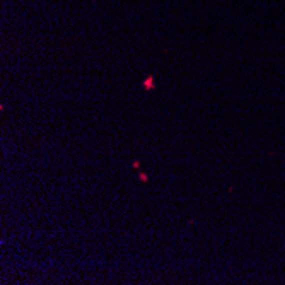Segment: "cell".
Wrapping results in <instances>:
<instances>
[{
  "label": "cell",
  "mask_w": 285,
  "mask_h": 285,
  "mask_svg": "<svg viewBox=\"0 0 285 285\" xmlns=\"http://www.w3.org/2000/svg\"><path fill=\"white\" fill-rule=\"evenodd\" d=\"M152 86H154V82H152V77H148V79H146V82H144V88H146V89H152Z\"/></svg>",
  "instance_id": "cell-1"
}]
</instances>
